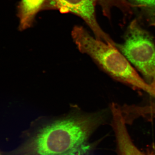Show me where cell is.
<instances>
[{
	"label": "cell",
	"instance_id": "2",
	"mask_svg": "<svg viewBox=\"0 0 155 155\" xmlns=\"http://www.w3.org/2000/svg\"><path fill=\"white\" fill-rule=\"evenodd\" d=\"M72 36L79 51L90 56L112 77L155 97L152 87L140 77L116 46L94 38L84 27L78 25L73 28Z\"/></svg>",
	"mask_w": 155,
	"mask_h": 155
},
{
	"label": "cell",
	"instance_id": "7",
	"mask_svg": "<svg viewBox=\"0 0 155 155\" xmlns=\"http://www.w3.org/2000/svg\"><path fill=\"white\" fill-rule=\"evenodd\" d=\"M131 7L140 9L149 24L155 26V0H127Z\"/></svg>",
	"mask_w": 155,
	"mask_h": 155
},
{
	"label": "cell",
	"instance_id": "3",
	"mask_svg": "<svg viewBox=\"0 0 155 155\" xmlns=\"http://www.w3.org/2000/svg\"><path fill=\"white\" fill-rule=\"evenodd\" d=\"M124 41L116 47L138 69L149 84L155 81V41L136 19L127 26Z\"/></svg>",
	"mask_w": 155,
	"mask_h": 155
},
{
	"label": "cell",
	"instance_id": "1",
	"mask_svg": "<svg viewBox=\"0 0 155 155\" xmlns=\"http://www.w3.org/2000/svg\"><path fill=\"white\" fill-rule=\"evenodd\" d=\"M107 110L92 113L80 111L31 125L15 155H92L96 143L95 131L105 122Z\"/></svg>",
	"mask_w": 155,
	"mask_h": 155
},
{
	"label": "cell",
	"instance_id": "4",
	"mask_svg": "<svg viewBox=\"0 0 155 155\" xmlns=\"http://www.w3.org/2000/svg\"><path fill=\"white\" fill-rule=\"evenodd\" d=\"M99 0H47L41 11L58 10L71 13L83 19L94 34L95 38L116 46V43L100 27L96 17L95 6Z\"/></svg>",
	"mask_w": 155,
	"mask_h": 155
},
{
	"label": "cell",
	"instance_id": "10",
	"mask_svg": "<svg viewBox=\"0 0 155 155\" xmlns=\"http://www.w3.org/2000/svg\"></svg>",
	"mask_w": 155,
	"mask_h": 155
},
{
	"label": "cell",
	"instance_id": "8",
	"mask_svg": "<svg viewBox=\"0 0 155 155\" xmlns=\"http://www.w3.org/2000/svg\"><path fill=\"white\" fill-rule=\"evenodd\" d=\"M150 84L151 86L153 88V89L155 91V81H153V82H152Z\"/></svg>",
	"mask_w": 155,
	"mask_h": 155
},
{
	"label": "cell",
	"instance_id": "9",
	"mask_svg": "<svg viewBox=\"0 0 155 155\" xmlns=\"http://www.w3.org/2000/svg\"><path fill=\"white\" fill-rule=\"evenodd\" d=\"M0 155H1V154H0Z\"/></svg>",
	"mask_w": 155,
	"mask_h": 155
},
{
	"label": "cell",
	"instance_id": "6",
	"mask_svg": "<svg viewBox=\"0 0 155 155\" xmlns=\"http://www.w3.org/2000/svg\"><path fill=\"white\" fill-rule=\"evenodd\" d=\"M47 0H21L17 8V16L19 19V29L26 30L31 27L38 13Z\"/></svg>",
	"mask_w": 155,
	"mask_h": 155
},
{
	"label": "cell",
	"instance_id": "5",
	"mask_svg": "<svg viewBox=\"0 0 155 155\" xmlns=\"http://www.w3.org/2000/svg\"><path fill=\"white\" fill-rule=\"evenodd\" d=\"M111 111L119 155H145L141 152L131 141L120 108L118 106H113Z\"/></svg>",
	"mask_w": 155,
	"mask_h": 155
}]
</instances>
